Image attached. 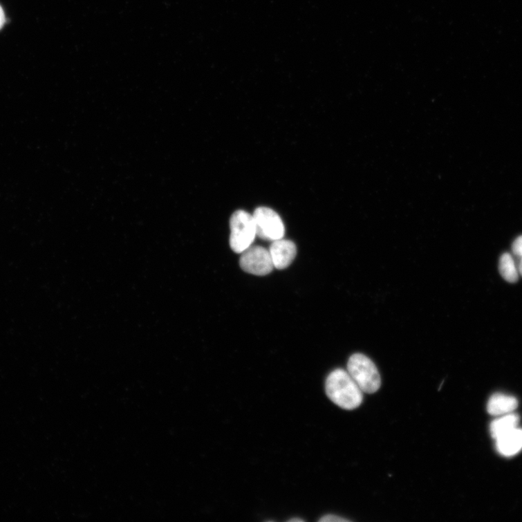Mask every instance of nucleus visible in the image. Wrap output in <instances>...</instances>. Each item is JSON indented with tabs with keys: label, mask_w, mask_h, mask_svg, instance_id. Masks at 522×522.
Masks as SVG:
<instances>
[{
	"label": "nucleus",
	"mask_w": 522,
	"mask_h": 522,
	"mask_svg": "<svg viewBox=\"0 0 522 522\" xmlns=\"http://www.w3.org/2000/svg\"><path fill=\"white\" fill-rule=\"evenodd\" d=\"M499 271L503 278L510 283L519 279V271L513 257L510 253H504L500 259Z\"/></svg>",
	"instance_id": "10"
},
{
	"label": "nucleus",
	"mask_w": 522,
	"mask_h": 522,
	"mask_svg": "<svg viewBox=\"0 0 522 522\" xmlns=\"http://www.w3.org/2000/svg\"><path fill=\"white\" fill-rule=\"evenodd\" d=\"M519 416L513 413L501 416L498 419L492 422L490 425V434L493 438L497 440L500 437L518 427Z\"/></svg>",
	"instance_id": "9"
},
{
	"label": "nucleus",
	"mask_w": 522,
	"mask_h": 522,
	"mask_svg": "<svg viewBox=\"0 0 522 522\" xmlns=\"http://www.w3.org/2000/svg\"><path fill=\"white\" fill-rule=\"evenodd\" d=\"M319 521L321 522H334V521L335 522H348L351 521L344 518H342L339 516L330 514V515L324 516L322 518L319 519Z\"/></svg>",
	"instance_id": "12"
},
{
	"label": "nucleus",
	"mask_w": 522,
	"mask_h": 522,
	"mask_svg": "<svg viewBox=\"0 0 522 522\" xmlns=\"http://www.w3.org/2000/svg\"><path fill=\"white\" fill-rule=\"evenodd\" d=\"M6 15L1 6H0V30L3 28L6 24Z\"/></svg>",
	"instance_id": "13"
},
{
	"label": "nucleus",
	"mask_w": 522,
	"mask_h": 522,
	"mask_svg": "<svg viewBox=\"0 0 522 522\" xmlns=\"http://www.w3.org/2000/svg\"><path fill=\"white\" fill-rule=\"evenodd\" d=\"M252 216L256 223L257 236L262 240L274 242L284 237V223L272 209L258 207Z\"/></svg>",
	"instance_id": "4"
},
{
	"label": "nucleus",
	"mask_w": 522,
	"mask_h": 522,
	"mask_svg": "<svg viewBox=\"0 0 522 522\" xmlns=\"http://www.w3.org/2000/svg\"><path fill=\"white\" fill-rule=\"evenodd\" d=\"M349 375L366 393H376L381 386L379 371L369 357L362 353L351 356L348 363Z\"/></svg>",
	"instance_id": "2"
},
{
	"label": "nucleus",
	"mask_w": 522,
	"mask_h": 522,
	"mask_svg": "<svg viewBox=\"0 0 522 522\" xmlns=\"http://www.w3.org/2000/svg\"><path fill=\"white\" fill-rule=\"evenodd\" d=\"M230 230V245L232 250L239 254L252 246L257 236L254 218L243 210L236 211L232 214Z\"/></svg>",
	"instance_id": "3"
},
{
	"label": "nucleus",
	"mask_w": 522,
	"mask_h": 522,
	"mask_svg": "<svg viewBox=\"0 0 522 522\" xmlns=\"http://www.w3.org/2000/svg\"><path fill=\"white\" fill-rule=\"evenodd\" d=\"M288 521H290V522L301 521H301H304V520L302 519H300V518H293V519H289Z\"/></svg>",
	"instance_id": "15"
},
{
	"label": "nucleus",
	"mask_w": 522,
	"mask_h": 522,
	"mask_svg": "<svg viewBox=\"0 0 522 522\" xmlns=\"http://www.w3.org/2000/svg\"><path fill=\"white\" fill-rule=\"evenodd\" d=\"M326 393L328 397L339 407L353 410L360 407L363 402V391L349 373L337 369L332 371L326 380Z\"/></svg>",
	"instance_id": "1"
},
{
	"label": "nucleus",
	"mask_w": 522,
	"mask_h": 522,
	"mask_svg": "<svg viewBox=\"0 0 522 522\" xmlns=\"http://www.w3.org/2000/svg\"><path fill=\"white\" fill-rule=\"evenodd\" d=\"M518 407V400L515 397L502 393L492 395L487 404V412L494 416L513 413Z\"/></svg>",
	"instance_id": "8"
},
{
	"label": "nucleus",
	"mask_w": 522,
	"mask_h": 522,
	"mask_svg": "<svg viewBox=\"0 0 522 522\" xmlns=\"http://www.w3.org/2000/svg\"><path fill=\"white\" fill-rule=\"evenodd\" d=\"M518 271H519V274H520L522 276V257L520 258V262L519 264Z\"/></svg>",
	"instance_id": "14"
},
{
	"label": "nucleus",
	"mask_w": 522,
	"mask_h": 522,
	"mask_svg": "<svg viewBox=\"0 0 522 522\" xmlns=\"http://www.w3.org/2000/svg\"><path fill=\"white\" fill-rule=\"evenodd\" d=\"M496 440L498 452L505 457H512L522 450V429L516 428Z\"/></svg>",
	"instance_id": "7"
},
{
	"label": "nucleus",
	"mask_w": 522,
	"mask_h": 522,
	"mask_svg": "<svg viewBox=\"0 0 522 522\" xmlns=\"http://www.w3.org/2000/svg\"><path fill=\"white\" fill-rule=\"evenodd\" d=\"M270 252L274 268L277 270H285L294 261L297 255V248L290 241L280 239L272 242L270 248Z\"/></svg>",
	"instance_id": "6"
},
{
	"label": "nucleus",
	"mask_w": 522,
	"mask_h": 522,
	"mask_svg": "<svg viewBox=\"0 0 522 522\" xmlns=\"http://www.w3.org/2000/svg\"><path fill=\"white\" fill-rule=\"evenodd\" d=\"M512 251L514 256L519 258L522 257V236L516 239L512 245Z\"/></svg>",
	"instance_id": "11"
},
{
	"label": "nucleus",
	"mask_w": 522,
	"mask_h": 522,
	"mask_svg": "<svg viewBox=\"0 0 522 522\" xmlns=\"http://www.w3.org/2000/svg\"><path fill=\"white\" fill-rule=\"evenodd\" d=\"M240 265L245 272L265 276L274 270V264L270 250L261 246H250L241 253Z\"/></svg>",
	"instance_id": "5"
}]
</instances>
